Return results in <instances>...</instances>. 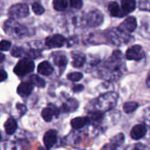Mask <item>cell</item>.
Instances as JSON below:
<instances>
[{
	"label": "cell",
	"instance_id": "cell-1",
	"mask_svg": "<svg viewBox=\"0 0 150 150\" xmlns=\"http://www.w3.org/2000/svg\"><path fill=\"white\" fill-rule=\"evenodd\" d=\"M125 66L121 54L116 51L100 69L101 76L108 81H117L123 75Z\"/></svg>",
	"mask_w": 150,
	"mask_h": 150
},
{
	"label": "cell",
	"instance_id": "cell-2",
	"mask_svg": "<svg viewBox=\"0 0 150 150\" xmlns=\"http://www.w3.org/2000/svg\"><path fill=\"white\" fill-rule=\"evenodd\" d=\"M117 100H118V94L113 91L107 92L104 95H101L94 101L95 111H98L102 112L109 111L116 105Z\"/></svg>",
	"mask_w": 150,
	"mask_h": 150
},
{
	"label": "cell",
	"instance_id": "cell-3",
	"mask_svg": "<svg viewBox=\"0 0 150 150\" xmlns=\"http://www.w3.org/2000/svg\"><path fill=\"white\" fill-rule=\"evenodd\" d=\"M4 30L6 34H8L9 36H11L14 39L22 38L26 33L25 27L21 25L19 23H18L14 19L7 20L4 25Z\"/></svg>",
	"mask_w": 150,
	"mask_h": 150
},
{
	"label": "cell",
	"instance_id": "cell-4",
	"mask_svg": "<svg viewBox=\"0 0 150 150\" xmlns=\"http://www.w3.org/2000/svg\"><path fill=\"white\" fill-rule=\"evenodd\" d=\"M34 69V63L29 59L20 60L14 68V73L18 76H24L31 73Z\"/></svg>",
	"mask_w": 150,
	"mask_h": 150
},
{
	"label": "cell",
	"instance_id": "cell-5",
	"mask_svg": "<svg viewBox=\"0 0 150 150\" xmlns=\"http://www.w3.org/2000/svg\"><path fill=\"white\" fill-rule=\"evenodd\" d=\"M29 9L25 4H17L12 5L9 10V15L12 19L22 18L28 15Z\"/></svg>",
	"mask_w": 150,
	"mask_h": 150
},
{
	"label": "cell",
	"instance_id": "cell-6",
	"mask_svg": "<svg viewBox=\"0 0 150 150\" xmlns=\"http://www.w3.org/2000/svg\"><path fill=\"white\" fill-rule=\"evenodd\" d=\"M110 40L113 44L120 46L122 44L128 43L130 40H132V38L128 35V33L116 29L110 32Z\"/></svg>",
	"mask_w": 150,
	"mask_h": 150
},
{
	"label": "cell",
	"instance_id": "cell-7",
	"mask_svg": "<svg viewBox=\"0 0 150 150\" xmlns=\"http://www.w3.org/2000/svg\"><path fill=\"white\" fill-rule=\"evenodd\" d=\"M103 20H104V16L102 12L98 10H93L90 11L86 17L87 25L91 27H96L100 25L103 23Z\"/></svg>",
	"mask_w": 150,
	"mask_h": 150
},
{
	"label": "cell",
	"instance_id": "cell-8",
	"mask_svg": "<svg viewBox=\"0 0 150 150\" xmlns=\"http://www.w3.org/2000/svg\"><path fill=\"white\" fill-rule=\"evenodd\" d=\"M65 38L61 34H54L46 39V46L49 48L61 47L65 44Z\"/></svg>",
	"mask_w": 150,
	"mask_h": 150
},
{
	"label": "cell",
	"instance_id": "cell-9",
	"mask_svg": "<svg viewBox=\"0 0 150 150\" xmlns=\"http://www.w3.org/2000/svg\"><path fill=\"white\" fill-rule=\"evenodd\" d=\"M144 55V52L143 49L141 46L139 45H134L133 47H131L129 49H127V54H126V57L127 60H140L143 57Z\"/></svg>",
	"mask_w": 150,
	"mask_h": 150
},
{
	"label": "cell",
	"instance_id": "cell-10",
	"mask_svg": "<svg viewBox=\"0 0 150 150\" xmlns=\"http://www.w3.org/2000/svg\"><path fill=\"white\" fill-rule=\"evenodd\" d=\"M137 26V22H136V18H134V17H129L127 18H126L119 26V30L124 32V33H132L135 30Z\"/></svg>",
	"mask_w": 150,
	"mask_h": 150
},
{
	"label": "cell",
	"instance_id": "cell-11",
	"mask_svg": "<svg viewBox=\"0 0 150 150\" xmlns=\"http://www.w3.org/2000/svg\"><path fill=\"white\" fill-rule=\"evenodd\" d=\"M60 113V110L59 108H57L55 105H49L47 108L43 109L41 112V116L44 119L45 121L49 122L53 120V117H58Z\"/></svg>",
	"mask_w": 150,
	"mask_h": 150
},
{
	"label": "cell",
	"instance_id": "cell-12",
	"mask_svg": "<svg viewBox=\"0 0 150 150\" xmlns=\"http://www.w3.org/2000/svg\"><path fill=\"white\" fill-rule=\"evenodd\" d=\"M56 141H57V133L54 130H49L45 134L43 142L45 143L46 148L49 149L53 147L55 144Z\"/></svg>",
	"mask_w": 150,
	"mask_h": 150
},
{
	"label": "cell",
	"instance_id": "cell-13",
	"mask_svg": "<svg viewBox=\"0 0 150 150\" xmlns=\"http://www.w3.org/2000/svg\"><path fill=\"white\" fill-rule=\"evenodd\" d=\"M33 89V85L31 82H23L18 85L17 91L18 95H20L21 97H27L31 94Z\"/></svg>",
	"mask_w": 150,
	"mask_h": 150
},
{
	"label": "cell",
	"instance_id": "cell-14",
	"mask_svg": "<svg viewBox=\"0 0 150 150\" xmlns=\"http://www.w3.org/2000/svg\"><path fill=\"white\" fill-rule=\"evenodd\" d=\"M147 134V128L144 125H136L131 131V137L134 140H140Z\"/></svg>",
	"mask_w": 150,
	"mask_h": 150
},
{
	"label": "cell",
	"instance_id": "cell-15",
	"mask_svg": "<svg viewBox=\"0 0 150 150\" xmlns=\"http://www.w3.org/2000/svg\"><path fill=\"white\" fill-rule=\"evenodd\" d=\"M72 58H73L72 64L75 68H80L85 62V56L82 53H79V52L72 53Z\"/></svg>",
	"mask_w": 150,
	"mask_h": 150
},
{
	"label": "cell",
	"instance_id": "cell-16",
	"mask_svg": "<svg viewBox=\"0 0 150 150\" xmlns=\"http://www.w3.org/2000/svg\"><path fill=\"white\" fill-rule=\"evenodd\" d=\"M89 123H90V120L88 117H80L71 120V127L74 129H80Z\"/></svg>",
	"mask_w": 150,
	"mask_h": 150
},
{
	"label": "cell",
	"instance_id": "cell-17",
	"mask_svg": "<svg viewBox=\"0 0 150 150\" xmlns=\"http://www.w3.org/2000/svg\"><path fill=\"white\" fill-rule=\"evenodd\" d=\"M53 67L48 62H42L38 66V72L43 76H49L53 73Z\"/></svg>",
	"mask_w": 150,
	"mask_h": 150
},
{
	"label": "cell",
	"instance_id": "cell-18",
	"mask_svg": "<svg viewBox=\"0 0 150 150\" xmlns=\"http://www.w3.org/2000/svg\"><path fill=\"white\" fill-rule=\"evenodd\" d=\"M108 9H109L111 15L113 17H122V16L126 15V13L120 9V7L119 6V4L116 2L111 3L108 6Z\"/></svg>",
	"mask_w": 150,
	"mask_h": 150
},
{
	"label": "cell",
	"instance_id": "cell-19",
	"mask_svg": "<svg viewBox=\"0 0 150 150\" xmlns=\"http://www.w3.org/2000/svg\"><path fill=\"white\" fill-rule=\"evenodd\" d=\"M18 127V124L16 122V120L12 118H10L5 123H4V129L7 134L11 135L15 133V131L17 130Z\"/></svg>",
	"mask_w": 150,
	"mask_h": 150
},
{
	"label": "cell",
	"instance_id": "cell-20",
	"mask_svg": "<svg viewBox=\"0 0 150 150\" xmlns=\"http://www.w3.org/2000/svg\"><path fill=\"white\" fill-rule=\"evenodd\" d=\"M121 6L122 11L127 14L134 11L136 7L135 0H121Z\"/></svg>",
	"mask_w": 150,
	"mask_h": 150
},
{
	"label": "cell",
	"instance_id": "cell-21",
	"mask_svg": "<svg viewBox=\"0 0 150 150\" xmlns=\"http://www.w3.org/2000/svg\"><path fill=\"white\" fill-rule=\"evenodd\" d=\"M124 142V134H120L116 135L109 143V149L111 150H116Z\"/></svg>",
	"mask_w": 150,
	"mask_h": 150
},
{
	"label": "cell",
	"instance_id": "cell-22",
	"mask_svg": "<svg viewBox=\"0 0 150 150\" xmlns=\"http://www.w3.org/2000/svg\"><path fill=\"white\" fill-rule=\"evenodd\" d=\"M77 107H78V102L76 99L70 98L62 105V109L63 112H69L75 111Z\"/></svg>",
	"mask_w": 150,
	"mask_h": 150
},
{
	"label": "cell",
	"instance_id": "cell-23",
	"mask_svg": "<svg viewBox=\"0 0 150 150\" xmlns=\"http://www.w3.org/2000/svg\"><path fill=\"white\" fill-rule=\"evenodd\" d=\"M53 4L56 11H64L68 6V0H54Z\"/></svg>",
	"mask_w": 150,
	"mask_h": 150
},
{
	"label": "cell",
	"instance_id": "cell-24",
	"mask_svg": "<svg viewBox=\"0 0 150 150\" xmlns=\"http://www.w3.org/2000/svg\"><path fill=\"white\" fill-rule=\"evenodd\" d=\"M54 62L55 63L56 66L60 67V68H64L67 65V58L66 56L62 55V54H58L54 58Z\"/></svg>",
	"mask_w": 150,
	"mask_h": 150
},
{
	"label": "cell",
	"instance_id": "cell-25",
	"mask_svg": "<svg viewBox=\"0 0 150 150\" xmlns=\"http://www.w3.org/2000/svg\"><path fill=\"white\" fill-rule=\"evenodd\" d=\"M30 82L33 83V86L35 85V86H38V87H40V88H43V87L45 86V84H46L45 81H44L42 78H40V76H36V75H33V76H31Z\"/></svg>",
	"mask_w": 150,
	"mask_h": 150
},
{
	"label": "cell",
	"instance_id": "cell-26",
	"mask_svg": "<svg viewBox=\"0 0 150 150\" xmlns=\"http://www.w3.org/2000/svg\"><path fill=\"white\" fill-rule=\"evenodd\" d=\"M139 106V104L136 103V102H127L124 106H123V109L125 111V112L127 113H131L133 112H134Z\"/></svg>",
	"mask_w": 150,
	"mask_h": 150
},
{
	"label": "cell",
	"instance_id": "cell-27",
	"mask_svg": "<svg viewBox=\"0 0 150 150\" xmlns=\"http://www.w3.org/2000/svg\"><path fill=\"white\" fill-rule=\"evenodd\" d=\"M32 9H33V11L35 14H37V15H41V14H43L44 11H45V9H44V8L42 7V5L40 4L39 3H34V4H33Z\"/></svg>",
	"mask_w": 150,
	"mask_h": 150
},
{
	"label": "cell",
	"instance_id": "cell-28",
	"mask_svg": "<svg viewBox=\"0 0 150 150\" xmlns=\"http://www.w3.org/2000/svg\"><path fill=\"white\" fill-rule=\"evenodd\" d=\"M83 78V74L80 72H73L68 75V79L72 82H77Z\"/></svg>",
	"mask_w": 150,
	"mask_h": 150
},
{
	"label": "cell",
	"instance_id": "cell-29",
	"mask_svg": "<svg viewBox=\"0 0 150 150\" xmlns=\"http://www.w3.org/2000/svg\"><path fill=\"white\" fill-rule=\"evenodd\" d=\"M11 55L14 57H20L24 54V49L19 47H14L11 49Z\"/></svg>",
	"mask_w": 150,
	"mask_h": 150
},
{
	"label": "cell",
	"instance_id": "cell-30",
	"mask_svg": "<svg viewBox=\"0 0 150 150\" xmlns=\"http://www.w3.org/2000/svg\"><path fill=\"white\" fill-rule=\"evenodd\" d=\"M11 47V42L8 40L0 41V51H7Z\"/></svg>",
	"mask_w": 150,
	"mask_h": 150
},
{
	"label": "cell",
	"instance_id": "cell-31",
	"mask_svg": "<svg viewBox=\"0 0 150 150\" xmlns=\"http://www.w3.org/2000/svg\"><path fill=\"white\" fill-rule=\"evenodd\" d=\"M71 7L75 9H81L83 6V1L82 0H69Z\"/></svg>",
	"mask_w": 150,
	"mask_h": 150
},
{
	"label": "cell",
	"instance_id": "cell-32",
	"mask_svg": "<svg viewBox=\"0 0 150 150\" xmlns=\"http://www.w3.org/2000/svg\"><path fill=\"white\" fill-rule=\"evenodd\" d=\"M139 4H140V8H141L142 10L149 11V0H139Z\"/></svg>",
	"mask_w": 150,
	"mask_h": 150
},
{
	"label": "cell",
	"instance_id": "cell-33",
	"mask_svg": "<svg viewBox=\"0 0 150 150\" xmlns=\"http://www.w3.org/2000/svg\"><path fill=\"white\" fill-rule=\"evenodd\" d=\"M6 78H7V73L4 70L0 69V82L4 81Z\"/></svg>",
	"mask_w": 150,
	"mask_h": 150
},
{
	"label": "cell",
	"instance_id": "cell-34",
	"mask_svg": "<svg viewBox=\"0 0 150 150\" xmlns=\"http://www.w3.org/2000/svg\"><path fill=\"white\" fill-rule=\"evenodd\" d=\"M17 108L21 112V115H23L25 112H26V107L24 105H20V104H18L17 105Z\"/></svg>",
	"mask_w": 150,
	"mask_h": 150
},
{
	"label": "cell",
	"instance_id": "cell-35",
	"mask_svg": "<svg viewBox=\"0 0 150 150\" xmlns=\"http://www.w3.org/2000/svg\"><path fill=\"white\" fill-rule=\"evenodd\" d=\"M83 90V86L81 84H77L73 87V91L75 92H79V91H82Z\"/></svg>",
	"mask_w": 150,
	"mask_h": 150
},
{
	"label": "cell",
	"instance_id": "cell-36",
	"mask_svg": "<svg viewBox=\"0 0 150 150\" xmlns=\"http://www.w3.org/2000/svg\"><path fill=\"white\" fill-rule=\"evenodd\" d=\"M4 60V55L3 54L0 53V62H2Z\"/></svg>",
	"mask_w": 150,
	"mask_h": 150
},
{
	"label": "cell",
	"instance_id": "cell-37",
	"mask_svg": "<svg viewBox=\"0 0 150 150\" xmlns=\"http://www.w3.org/2000/svg\"><path fill=\"white\" fill-rule=\"evenodd\" d=\"M38 150H48V149H47H47H45V148H43V147H40Z\"/></svg>",
	"mask_w": 150,
	"mask_h": 150
},
{
	"label": "cell",
	"instance_id": "cell-38",
	"mask_svg": "<svg viewBox=\"0 0 150 150\" xmlns=\"http://www.w3.org/2000/svg\"><path fill=\"white\" fill-rule=\"evenodd\" d=\"M2 140V136H1V134H0V141Z\"/></svg>",
	"mask_w": 150,
	"mask_h": 150
}]
</instances>
